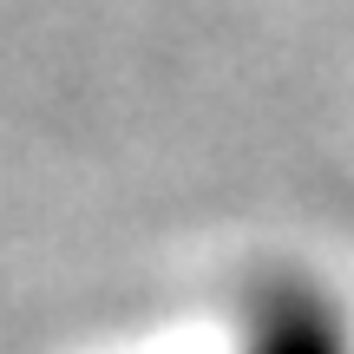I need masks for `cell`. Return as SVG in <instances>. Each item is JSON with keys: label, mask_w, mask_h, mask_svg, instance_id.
Returning a JSON list of instances; mask_svg holds the SVG:
<instances>
[{"label": "cell", "mask_w": 354, "mask_h": 354, "mask_svg": "<svg viewBox=\"0 0 354 354\" xmlns=\"http://www.w3.org/2000/svg\"><path fill=\"white\" fill-rule=\"evenodd\" d=\"M243 354H354V335L315 282H269L250 308Z\"/></svg>", "instance_id": "6da1fadb"}]
</instances>
